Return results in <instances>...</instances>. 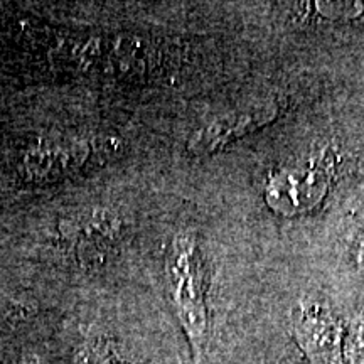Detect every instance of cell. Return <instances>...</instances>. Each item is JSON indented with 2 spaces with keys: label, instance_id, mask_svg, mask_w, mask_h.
Returning <instances> with one entry per match:
<instances>
[{
  "label": "cell",
  "instance_id": "4",
  "mask_svg": "<svg viewBox=\"0 0 364 364\" xmlns=\"http://www.w3.org/2000/svg\"><path fill=\"white\" fill-rule=\"evenodd\" d=\"M88 154V145L83 142L41 140L26 150L21 171L29 181H51L68 174L73 169H78Z\"/></svg>",
  "mask_w": 364,
  "mask_h": 364
},
{
  "label": "cell",
  "instance_id": "7",
  "mask_svg": "<svg viewBox=\"0 0 364 364\" xmlns=\"http://www.w3.org/2000/svg\"><path fill=\"white\" fill-rule=\"evenodd\" d=\"M317 11L331 21L354 19L364 12L363 2H318Z\"/></svg>",
  "mask_w": 364,
  "mask_h": 364
},
{
  "label": "cell",
  "instance_id": "9",
  "mask_svg": "<svg viewBox=\"0 0 364 364\" xmlns=\"http://www.w3.org/2000/svg\"><path fill=\"white\" fill-rule=\"evenodd\" d=\"M356 248H358V257L359 260L364 262V226L361 230L358 231V236H356ZM364 265V263H363Z\"/></svg>",
  "mask_w": 364,
  "mask_h": 364
},
{
  "label": "cell",
  "instance_id": "1",
  "mask_svg": "<svg viewBox=\"0 0 364 364\" xmlns=\"http://www.w3.org/2000/svg\"><path fill=\"white\" fill-rule=\"evenodd\" d=\"M167 275L182 326L194 349H203L208 334L204 267L198 241L189 231L174 238L167 258Z\"/></svg>",
  "mask_w": 364,
  "mask_h": 364
},
{
  "label": "cell",
  "instance_id": "10",
  "mask_svg": "<svg viewBox=\"0 0 364 364\" xmlns=\"http://www.w3.org/2000/svg\"><path fill=\"white\" fill-rule=\"evenodd\" d=\"M22 364H38V361H36L34 358H27V359H24V361H22Z\"/></svg>",
  "mask_w": 364,
  "mask_h": 364
},
{
  "label": "cell",
  "instance_id": "8",
  "mask_svg": "<svg viewBox=\"0 0 364 364\" xmlns=\"http://www.w3.org/2000/svg\"><path fill=\"white\" fill-rule=\"evenodd\" d=\"M76 364H118L107 346H88L76 359Z\"/></svg>",
  "mask_w": 364,
  "mask_h": 364
},
{
  "label": "cell",
  "instance_id": "2",
  "mask_svg": "<svg viewBox=\"0 0 364 364\" xmlns=\"http://www.w3.org/2000/svg\"><path fill=\"white\" fill-rule=\"evenodd\" d=\"M336 152L331 147L297 167H289L268 177L265 196L273 211L295 216L311 211L324 199L336 172Z\"/></svg>",
  "mask_w": 364,
  "mask_h": 364
},
{
  "label": "cell",
  "instance_id": "5",
  "mask_svg": "<svg viewBox=\"0 0 364 364\" xmlns=\"http://www.w3.org/2000/svg\"><path fill=\"white\" fill-rule=\"evenodd\" d=\"M277 115V108L272 105L255 107L252 110L233 113L211 122L191 139L189 149L194 154H211L220 150L231 140L247 135L258 127L267 125Z\"/></svg>",
  "mask_w": 364,
  "mask_h": 364
},
{
  "label": "cell",
  "instance_id": "6",
  "mask_svg": "<svg viewBox=\"0 0 364 364\" xmlns=\"http://www.w3.org/2000/svg\"><path fill=\"white\" fill-rule=\"evenodd\" d=\"M343 364H364V314L354 318L344 334Z\"/></svg>",
  "mask_w": 364,
  "mask_h": 364
},
{
  "label": "cell",
  "instance_id": "3",
  "mask_svg": "<svg viewBox=\"0 0 364 364\" xmlns=\"http://www.w3.org/2000/svg\"><path fill=\"white\" fill-rule=\"evenodd\" d=\"M294 329L311 364H343V327L324 302L302 300L295 312Z\"/></svg>",
  "mask_w": 364,
  "mask_h": 364
}]
</instances>
